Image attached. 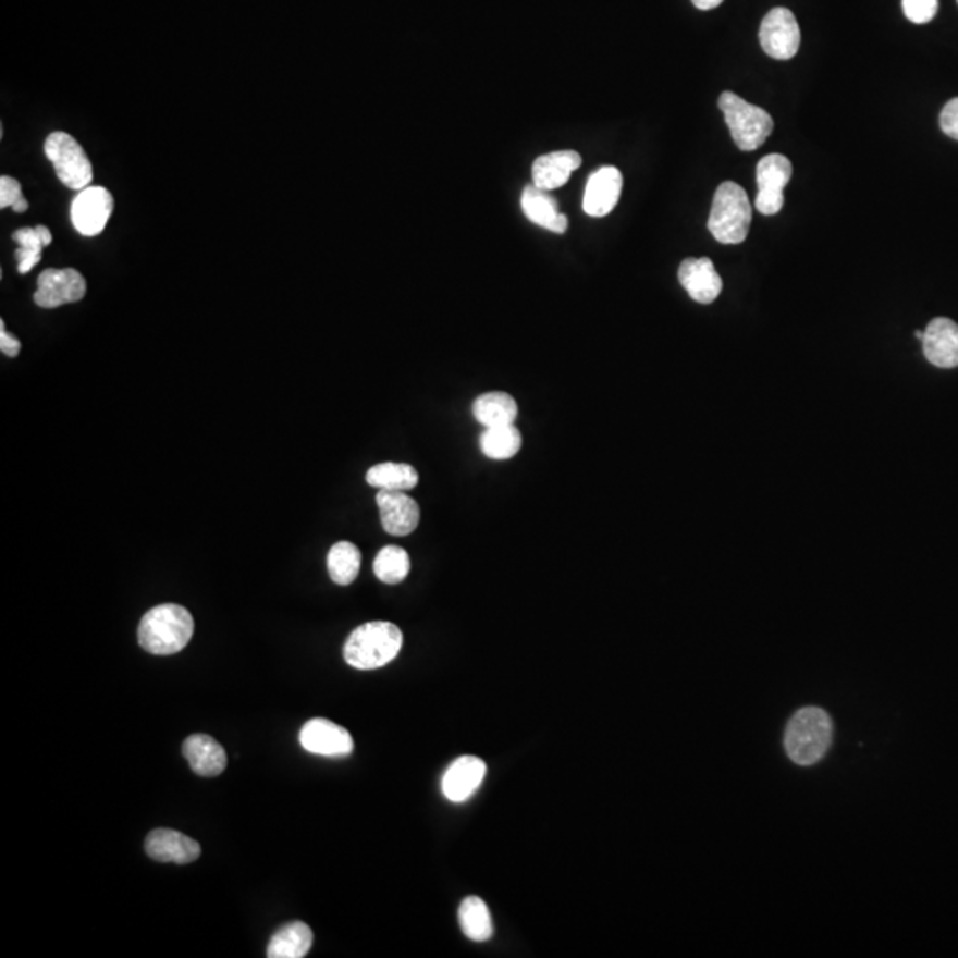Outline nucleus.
I'll return each mask as SVG.
<instances>
[{"label":"nucleus","instance_id":"20","mask_svg":"<svg viewBox=\"0 0 958 958\" xmlns=\"http://www.w3.org/2000/svg\"><path fill=\"white\" fill-rule=\"evenodd\" d=\"M520 207H523L524 216L535 224L542 225L545 230L563 235L568 230V219L565 213H561L557 202L551 196V192L542 191V188L529 185L524 188L523 197H520Z\"/></svg>","mask_w":958,"mask_h":958},{"label":"nucleus","instance_id":"34","mask_svg":"<svg viewBox=\"0 0 958 958\" xmlns=\"http://www.w3.org/2000/svg\"><path fill=\"white\" fill-rule=\"evenodd\" d=\"M923 335H925V331H916V337H918V340L923 341Z\"/></svg>","mask_w":958,"mask_h":958},{"label":"nucleus","instance_id":"21","mask_svg":"<svg viewBox=\"0 0 958 958\" xmlns=\"http://www.w3.org/2000/svg\"><path fill=\"white\" fill-rule=\"evenodd\" d=\"M312 946V932L303 921H293L279 929L267 948L269 958H303Z\"/></svg>","mask_w":958,"mask_h":958},{"label":"nucleus","instance_id":"16","mask_svg":"<svg viewBox=\"0 0 958 958\" xmlns=\"http://www.w3.org/2000/svg\"><path fill=\"white\" fill-rule=\"evenodd\" d=\"M146 853L159 862L188 864L201 856V845L196 839L173 830H155L146 838Z\"/></svg>","mask_w":958,"mask_h":958},{"label":"nucleus","instance_id":"22","mask_svg":"<svg viewBox=\"0 0 958 958\" xmlns=\"http://www.w3.org/2000/svg\"><path fill=\"white\" fill-rule=\"evenodd\" d=\"M472 414L484 428L506 427L517 419V402L509 394L499 391L484 393L472 403Z\"/></svg>","mask_w":958,"mask_h":958},{"label":"nucleus","instance_id":"19","mask_svg":"<svg viewBox=\"0 0 958 958\" xmlns=\"http://www.w3.org/2000/svg\"><path fill=\"white\" fill-rule=\"evenodd\" d=\"M182 751L197 776H221L228 765L224 748L210 735H191L183 742Z\"/></svg>","mask_w":958,"mask_h":958},{"label":"nucleus","instance_id":"3","mask_svg":"<svg viewBox=\"0 0 958 958\" xmlns=\"http://www.w3.org/2000/svg\"><path fill=\"white\" fill-rule=\"evenodd\" d=\"M752 208L748 194L735 182H724L715 191L709 230L718 244L737 245L748 238Z\"/></svg>","mask_w":958,"mask_h":958},{"label":"nucleus","instance_id":"8","mask_svg":"<svg viewBox=\"0 0 958 958\" xmlns=\"http://www.w3.org/2000/svg\"><path fill=\"white\" fill-rule=\"evenodd\" d=\"M760 45L769 58L788 61L796 58L800 47L797 19L786 8H774L760 25Z\"/></svg>","mask_w":958,"mask_h":958},{"label":"nucleus","instance_id":"26","mask_svg":"<svg viewBox=\"0 0 958 958\" xmlns=\"http://www.w3.org/2000/svg\"><path fill=\"white\" fill-rule=\"evenodd\" d=\"M479 446L484 456L492 460H508L517 455L523 447V435L515 425L506 427L484 428L479 437Z\"/></svg>","mask_w":958,"mask_h":958},{"label":"nucleus","instance_id":"17","mask_svg":"<svg viewBox=\"0 0 958 958\" xmlns=\"http://www.w3.org/2000/svg\"><path fill=\"white\" fill-rule=\"evenodd\" d=\"M923 352L929 363L937 368L958 366V323L949 318L930 321L923 335Z\"/></svg>","mask_w":958,"mask_h":958},{"label":"nucleus","instance_id":"25","mask_svg":"<svg viewBox=\"0 0 958 958\" xmlns=\"http://www.w3.org/2000/svg\"><path fill=\"white\" fill-rule=\"evenodd\" d=\"M462 930L470 941L484 943L494 934L489 907L479 896H467L458 910Z\"/></svg>","mask_w":958,"mask_h":958},{"label":"nucleus","instance_id":"33","mask_svg":"<svg viewBox=\"0 0 958 958\" xmlns=\"http://www.w3.org/2000/svg\"><path fill=\"white\" fill-rule=\"evenodd\" d=\"M724 0H692V4L701 11L715 10L717 5L723 4Z\"/></svg>","mask_w":958,"mask_h":958},{"label":"nucleus","instance_id":"28","mask_svg":"<svg viewBox=\"0 0 958 958\" xmlns=\"http://www.w3.org/2000/svg\"><path fill=\"white\" fill-rule=\"evenodd\" d=\"M373 572L385 585H398L407 579L410 572V557L402 546L388 545L377 554Z\"/></svg>","mask_w":958,"mask_h":958},{"label":"nucleus","instance_id":"9","mask_svg":"<svg viewBox=\"0 0 958 958\" xmlns=\"http://www.w3.org/2000/svg\"><path fill=\"white\" fill-rule=\"evenodd\" d=\"M86 279L75 269H48L39 273L34 303L45 309L78 303L86 295Z\"/></svg>","mask_w":958,"mask_h":958},{"label":"nucleus","instance_id":"23","mask_svg":"<svg viewBox=\"0 0 958 958\" xmlns=\"http://www.w3.org/2000/svg\"><path fill=\"white\" fill-rule=\"evenodd\" d=\"M366 481L374 489L408 492V490L416 489V484L419 483V475L413 465L385 462V464L373 465L366 475Z\"/></svg>","mask_w":958,"mask_h":958},{"label":"nucleus","instance_id":"24","mask_svg":"<svg viewBox=\"0 0 958 958\" xmlns=\"http://www.w3.org/2000/svg\"><path fill=\"white\" fill-rule=\"evenodd\" d=\"M13 240L19 244V250H16L19 272L27 273L41 261L45 245L52 244V233L47 225L39 224L36 228L16 230L13 233Z\"/></svg>","mask_w":958,"mask_h":958},{"label":"nucleus","instance_id":"32","mask_svg":"<svg viewBox=\"0 0 958 958\" xmlns=\"http://www.w3.org/2000/svg\"><path fill=\"white\" fill-rule=\"evenodd\" d=\"M22 348V343L16 340L15 335L5 332L4 321H0V351L8 357H16Z\"/></svg>","mask_w":958,"mask_h":958},{"label":"nucleus","instance_id":"18","mask_svg":"<svg viewBox=\"0 0 958 958\" xmlns=\"http://www.w3.org/2000/svg\"><path fill=\"white\" fill-rule=\"evenodd\" d=\"M580 163V155L572 149L542 155L532 163V185L546 192L556 191L570 180Z\"/></svg>","mask_w":958,"mask_h":958},{"label":"nucleus","instance_id":"1","mask_svg":"<svg viewBox=\"0 0 958 958\" xmlns=\"http://www.w3.org/2000/svg\"><path fill=\"white\" fill-rule=\"evenodd\" d=\"M137 636L146 652L153 655H174L191 642L194 636V618L182 605H157L144 614Z\"/></svg>","mask_w":958,"mask_h":958},{"label":"nucleus","instance_id":"35","mask_svg":"<svg viewBox=\"0 0 958 958\" xmlns=\"http://www.w3.org/2000/svg\"><path fill=\"white\" fill-rule=\"evenodd\" d=\"M957 2H958V0H957Z\"/></svg>","mask_w":958,"mask_h":958},{"label":"nucleus","instance_id":"2","mask_svg":"<svg viewBox=\"0 0 958 958\" xmlns=\"http://www.w3.org/2000/svg\"><path fill=\"white\" fill-rule=\"evenodd\" d=\"M402 647L403 634L394 623L369 622L348 636L343 655L355 670H379L393 662Z\"/></svg>","mask_w":958,"mask_h":958},{"label":"nucleus","instance_id":"11","mask_svg":"<svg viewBox=\"0 0 958 958\" xmlns=\"http://www.w3.org/2000/svg\"><path fill=\"white\" fill-rule=\"evenodd\" d=\"M300 746L311 754L345 758L354 751V738L348 729L329 718H311L300 729Z\"/></svg>","mask_w":958,"mask_h":958},{"label":"nucleus","instance_id":"14","mask_svg":"<svg viewBox=\"0 0 958 958\" xmlns=\"http://www.w3.org/2000/svg\"><path fill=\"white\" fill-rule=\"evenodd\" d=\"M487 776V765L478 757H460L442 777V794L451 802H465L475 796Z\"/></svg>","mask_w":958,"mask_h":958},{"label":"nucleus","instance_id":"15","mask_svg":"<svg viewBox=\"0 0 958 958\" xmlns=\"http://www.w3.org/2000/svg\"><path fill=\"white\" fill-rule=\"evenodd\" d=\"M623 176L619 169L600 168L586 183L582 208L590 217H605L618 205L622 196Z\"/></svg>","mask_w":958,"mask_h":958},{"label":"nucleus","instance_id":"30","mask_svg":"<svg viewBox=\"0 0 958 958\" xmlns=\"http://www.w3.org/2000/svg\"><path fill=\"white\" fill-rule=\"evenodd\" d=\"M22 199H24L22 185L16 182L15 177H0V208H2V210L8 207L13 208L16 202L22 201Z\"/></svg>","mask_w":958,"mask_h":958},{"label":"nucleus","instance_id":"6","mask_svg":"<svg viewBox=\"0 0 958 958\" xmlns=\"http://www.w3.org/2000/svg\"><path fill=\"white\" fill-rule=\"evenodd\" d=\"M45 155L59 180L72 191H84L93 182V163L78 140L66 132H53L45 140Z\"/></svg>","mask_w":958,"mask_h":958},{"label":"nucleus","instance_id":"13","mask_svg":"<svg viewBox=\"0 0 958 958\" xmlns=\"http://www.w3.org/2000/svg\"><path fill=\"white\" fill-rule=\"evenodd\" d=\"M678 279L689 297L698 304H712L723 292V279L709 258L684 259Z\"/></svg>","mask_w":958,"mask_h":958},{"label":"nucleus","instance_id":"5","mask_svg":"<svg viewBox=\"0 0 958 958\" xmlns=\"http://www.w3.org/2000/svg\"><path fill=\"white\" fill-rule=\"evenodd\" d=\"M718 109L726 118V125L737 148L742 151L760 148L774 130V121L769 112L763 111L762 107L748 103L735 93L724 91L718 96Z\"/></svg>","mask_w":958,"mask_h":958},{"label":"nucleus","instance_id":"12","mask_svg":"<svg viewBox=\"0 0 958 958\" xmlns=\"http://www.w3.org/2000/svg\"><path fill=\"white\" fill-rule=\"evenodd\" d=\"M383 531L393 537H407L416 531L421 520V509L407 492L379 490L377 494Z\"/></svg>","mask_w":958,"mask_h":958},{"label":"nucleus","instance_id":"10","mask_svg":"<svg viewBox=\"0 0 958 958\" xmlns=\"http://www.w3.org/2000/svg\"><path fill=\"white\" fill-rule=\"evenodd\" d=\"M114 211V197L103 187H87L73 199V228L84 236L100 235Z\"/></svg>","mask_w":958,"mask_h":958},{"label":"nucleus","instance_id":"4","mask_svg":"<svg viewBox=\"0 0 958 958\" xmlns=\"http://www.w3.org/2000/svg\"><path fill=\"white\" fill-rule=\"evenodd\" d=\"M833 738V723L824 710L802 709L791 717L785 735L788 757L797 765H813L824 757Z\"/></svg>","mask_w":958,"mask_h":958},{"label":"nucleus","instance_id":"31","mask_svg":"<svg viewBox=\"0 0 958 958\" xmlns=\"http://www.w3.org/2000/svg\"><path fill=\"white\" fill-rule=\"evenodd\" d=\"M941 130L944 134L958 140V98L949 100L941 112Z\"/></svg>","mask_w":958,"mask_h":958},{"label":"nucleus","instance_id":"7","mask_svg":"<svg viewBox=\"0 0 958 958\" xmlns=\"http://www.w3.org/2000/svg\"><path fill=\"white\" fill-rule=\"evenodd\" d=\"M791 163L785 155L772 153L763 157L758 162L757 185L758 194L754 207L762 216H776L785 205L783 191L790 182Z\"/></svg>","mask_w":958,"mask_h":958},{"label":"nucleus","instance_id":"27","mask_svg":"<svg viewBox=\"0 0 958 958\" xmlns=\"http://www.w3.org/2000/svg\"><path fill=\"white\" fill-rule=\"evenodd\" d=\"M327 568L335 585H352L360 570L359 549L351 542L335 543L327 556Z\"/></svg>","mask_w":958,"mask_h":958},{"label":"nucleus","instance_id":"29","mask_svg":"<svg viewBox=\"0 0 958 958\" xmlns=\"http://www.w3.org/2000/svg\"><path fill=\"white\" fill-rule=\"evenodd\" d=\"M901 8L912 24H929L939 11V0H901Z\"/></svg>","mask_w":958,"mask_h":958}]
</instances>
